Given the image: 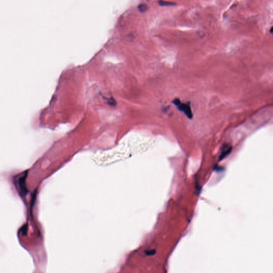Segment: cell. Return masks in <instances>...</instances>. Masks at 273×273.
<instances>
[{
	"mask_svg": "<svg viewBox=\"0 0 273 273\" xmlns=\"http://www.w3.org/2000/svg\"><path fill=\"white\" fill-rule=\"evenodd\" d=\"M173 103L177 106L178 110L183 111L188 119H191L193 118V113L189 103H182L179 99L175 98L173 101Z\"/></svg>",
	"mask_w": 273,
	"mask_h": 273,
	"instance_id": "cell-1",
	"label": "cell"
},
{
	"mask_svg": "<svg viewBox=\"0 0 273 273\" xmlns=\"http://www.w3.org/2000/svg\"><path fill=\"white\" fill-rule=\"evenodd\" d=\"M232 150V147L231 146L228 145L227 144L223 145V147L221 149V151L220 153V156H219V161L223 160V159L225 158L226 157L228 156V155L231 153Z\"/></svg>",
	"mask_w": 273,
	"mask_h": 273,
	"instance_id": "cell-2",
	"label": "cell"
},
{
	"mask_svg": "<svg viewBox=\"0 0 273 273\" xmlns=\"http://www.w3.org/2000/svg\"><path fill=\"white\" fill-rule=\"evenodd\" d=\"M159 4L162 7H166V6H175L176 4L173 2H167V1H159Z\"/></svg>",
	"mask_w": 273,
	"mask_h": 273,
	"instance_id": "cell-3",
	"label": "cell"
},
{
	"mask_svg": "<svg viewBox=\"0 0 273 273\" xmlns=\"http://www.w3.org/2000/svg\"><path fill=\"white\" fill-rule=\"evenodd\" d=\"M138 9L141 12H144L147 10V6L145 4H141L138 6Z\"/></svg>",
	"mask_w": 273,
	"mask_h": 273,
	"instance_id": "cell-4",
	"label": "cell"
},
{
	"mask_svg": "<svg viewBox=\"0 0 273 273\" xmlns=\"http://www.w3.org/2000/svg\"><path fill=\"white\" fill-rule=\"evenodd\" d=\"M272 32H273V27H272L271 29V33H272Z\"/></svg>",
	"mask_w": 273,
	"mask_h": 273,
	"instance_id": "cell-5",
	"label": "cell"
}]
</instances>
